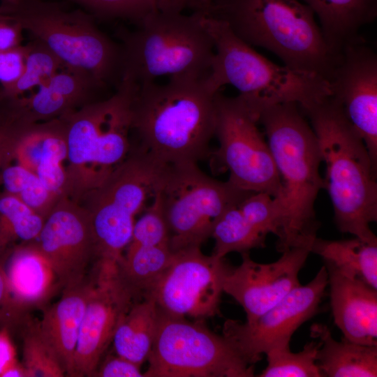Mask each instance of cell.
I'll return each mask as SVG.
<instances>
[{
	"mask_svg": "<svg viewBox=\"0 0 377 377\" xmlns=\"http://www.w3.org/2000/svg\"><path fill=\"white\" fill-rule=\"evenodd\" d=\"M0 13L43 43L66 67L85 71L110 87L119 84L121 45L84 9L50 0H0Z\"/></svg>",
	"mask_w": 377,
	"mask_h": 377,
	"instance_id": "ba28073f",
	"label": "cell"
},
{
	"mask_svg": "<svg viewBox=\"0 0 377 377\" xmlns=\"http://www.w3.org/2000/svg\"><path fill=\"white\" fill-rule=\"evenodd\" d=\"M203 15V10L158 13L135 30L119 31L121 79L141 85L161 77H207L214 47Z\"/></svg>",
	"mask_w": 377,
	"mask_h": 377,
	"instance_id": "52a82bcc",
	"label": "cell"
},
{
	"mask_svg": "<svg viewBox=\"0 0 377 377\" xmlns=\"http://www.w3.org/2000/svg\"><path fill=\"white\" fill-rule=\"evenodd\" d=\"M3 97V90H2V88L0 87V101L1 100Z\"/></svg>",
	"mask_w": 377,
	"mask_h": 377,
	"instance_id": "ee69618b",
	"label": "cell"
},
{
	"mask_svg": "<svg viewBox=\"0 0 377 377\" xmlns=\"http://www.w3.org/2000/svg\"><path fill=\"white\" fill-rule=\"evenodd\" d=\"M311 253L320 256L326 268L377 289V240L357 237L327 240L316 237Z\"/></svg>",
	"mask_w": 377,
	"mask_h": 377,
	"instance_id": "d4e9b609",
	"label": "cell"
},
{
	"mask_svg": "<svg viewBox=\"0 0 377 377\" xmlns=\"http://www.w3.org/2000/svg\"><path fill=\"white\" fill-rule=\"evenodd\" d=\"M140 365L118 355H110L99 364L94 376L143 377Z\"/></svg>",
	"mask_w": 377,
	"mask_h": 377,
	"instance_id": "8d00e7d4",
	"label": "cell"
},
{
	"mask_svg": "<svg viewBox=\"0 0 377 377\" xmlns=\"http://www.w3.org/2000/svg\"><path fill=\"white\" fill-rule=\"evenodd\" d=\"M23 310L11 295L2 258H0V322L6 325L18 323L22 318Z\"/></svg>",
	"mask_w": 377,
	"mask_h": 377,
	"instance_id": "74e56055",
	"label": "cell"
},
{
	"mask_svg": "<svg viewBox=\"0 0 377 377\" xmlns=\"http://www.w3.org/2000/svg\"><path fill=\"white\" fill-rule=\"evenodd\" d=\"M174 253L171 265L146 297L175 316L205 320L218 314L231 267L224 258L203 254L199 246Z\"/></svg>",
	"mask_w": 377,
	"mask_h": 377,
	"instance_id": "4fadbf2b",
	"label": "cell"
},
{
	"mask_svg": "<svg viewBox=\"0 0 377 377\" xmlns=\"http://www.w3.org/2000/svg\"><path fill=\"white\" fill-rule=\"evenodd\" d=\"M206 12L250 46L272 52L288 67L329 80L337 57L314 13L300 0H216Z\"/></svg>",
	"mask_w": 377,
	"mask_h": 377,
	"instance_id": "5b68a950",
	"label": "cell"
},
{
	"mask_svg": "<svg viewBox=\"0 0 377 377\" xmlns=\"http://www.w3.org/2000/svg\"><path fill=\"white\" fill-rule=\"evenodd\" d=\"M302 112L310 120L326 166L324 188L338 229L377 240L370 226L377 221V168L363 140L332 96Z\"/></svg>",
	"mask_w": 377,
	"mask_h": 377,
	"instance_id": "7a4b0ae2",
	"label": "cell"
},
{
	"mask_svg": "<svg viewBox=\"0 0 377 377\" xmlns=\"http://www.w3.org/2000/svg\"><path fill=\"white\" fill-rule=\"evenodd\" d=\"M201 8L207 11L216 0H196Z\"/></svg>",
	"mask_w": 377,
	"mask_h": 377,
	"instance_id": "7bdbcfd3",
	"label": "cell"
},
{
	"mask_svg": "<svg viewBox=\"0 0 377 377\" xmlns=\"http://www.w3.org/2000/svg\"><path fill=\"white\" fill-rule=\"evenodd\" d=\"M84 8L96 18L120 19L135 25L147 17L158 13L198 10L196 0H68Z\"/></svg>",
	"mask_w": 377,
	"mask_h": 377,
	"instance_id": "f1b7e54d",
	"label": "cell"
},
{
	"mask_svg": "<svg viewBox=\"0 0 377 377\" xmlns=\"http://www.w3.org/2000/svg\"><path fill=\"white\" fill-rule=\"evenodd\" d=\"M159 308L151 297L135 302L119 322L112 338L117 355L139 365L147 360L158 325Z\"/></svg>",
	"mask_w": 377,
	"mask_h": 377,
	"instance_id": "484cf974",
	"label": "cell"
},
{
	"mask_svg": "<svg viewBox=\"0 0 377 377\" xmlns=\"http://www.w3.org/2000/svg\"><path fill=\"white\" fill-rule=\"evenodd\" d=\"M18 362L16 352L7 327L0 330V377L8 368Z\"/></svg>",
	"mask_w": 377,
	"mask_h": 377,
	"instance_id": "ab89813d",
	"label": "cell"
},
{
	"mask_svg": "<svg viewBox=\"0 0 377 377\" xmlns=\"http://www.w3.org/2000/svg\"><path fill=\"white\" fill-rule=\"evenodd\" d=\"M311 337L320 343L316 363L325 377L377 376V346L335 340L327 325L316 323Z\"/></svg>",
	"mask_w": 377,
	"mask_h": 377,
	"instance_id": "cb8c5ba5",
	"label": "cell"
},
{
	"mask_svg": "<svg viewBox=\"0 0 377 377\" xmlns=\"http://www.w3.org/2000/svg\"><path fill=\"white\" fill-rule=\"evenodd\" d=\"M45 219L19 198L4 192L0 195V258L10 246L36 240Z\"/></svg>",
	"mask_w": 377,
	"mask_h": 377,
	"instance_id": "f546056e",
	"label": "cell"
},
{
	"mask_svg": "<svg viewBox=\"0 0 377 377\" xmlns=\"http://www.w3.org/2000/svg\"><path fill=\"white\" fill-rule=\"evenodd\" d=\"M110 87L82 71L64 67L29 96L11 98L16 113L31 122L60 118L82 106L105 98Z\"/></svg>",
	"mask_w": 377,
	"mask_h": 377,
	"instance_id": "d6986e66",
	"label": "cell"
},
{
	"mask_svg": "<svg viewBox=\"0 0 377 377\" xmlns=\"http://www.w3.org/2000/svg\"><path fill=\"white\" fill-rule=\"evenodd\" d=\"M0 181L6 193L19 198L45 219L60 198L47 190L34 172L17 163L9 162L3 167Z\"/></svg>",
	"mask_w": 377,
	"mask_h": 377,
	"instance_id": "4dcf8cb0",
	"label": "cell"
},
{
	"mask_svg": "<svg viewBox=\"0 0 377 377\" xmlns=\"http://www.w3.org/2000/svg\"><path fill=\"white\" fill-rule=\"evenodd\" d=\"M91 283L86 279L63 289L60 299L44 311L39 330L66 376L74 377L75 355Z\"/></svg>",
	"mask_w": 377,
	"mask_h": 377,
	"instance_id": "44dd1931",
	"label": "cell"
},
{
	"mask_svg": "<svg viewBox=\"0 0 377 377\" xmlns=\"http://www.w3.org/2000/svg\"><path fill=\"white\" fill-rule=\"evenodd\" d=\"M22 354L27 377H63L65 371L53 350L42 336L38 324L27 323Z\"/></svg>",
	"mask_w": 377,
	"mask_h": 377,
	"instance_id": "836d02e7",
	"label": "cell"
},
{
	"mask_svg": "<svg viewBox=\"0 0 377 377\" xmlns=\"http://www.w3.org/2000/svg\"><path fill=\"white\" fill-rule=\"evenodd\" d=\"M327 278L323 265L310 282L295 288L253 321L226 320L223 335L251 364L270 350L290 347L294 332L318 312Z\"/></svg>",
	"mask_w": 377,
	"mask_h": 377,
	"instance_id": "5bb4252c",
	"label": "cell"
},
{
	"mask_svg": "<svg viewBox=\"0 0 377 377\" xmlns=\"http://www.w3.org/2000/svg\"><path fill=\"white\" fill-rule=\"evenodd\" d=\"M317 15L332 52L338 56L358 32L377 16V0H300Z\"/></svg>",
	"mask_w": 377,
	"mask_h": 377,
	"instance_id": "603a6c76",
	"label": "cell"
},
{
	"mask_svg": "<svg viewBox=\"0 0 377 377\" xmlns=\"http://www.w3.org/2000/svg\"><path fill=\"white\" fill-rule=\"evenodd\" d=\"M23 31L15 20L0 13V52L22 45Z\"/></svg>",
	"mask_w": 377,
	"mask_h": 377,
	"instance_id": "f35d334b",
	"label": "cell"
},
{
	"mask_svg": "<svg viewBox=\"0 0 377 377\" xmlns=\"http://www.w3.org/2000/svg\"><path fill=\"white\" fill-rule=\"evenodd\" d=\"M144 377H251L250 364L223 335L210 331L204 320L159 309L157 330Z\"/></svg>",
	"mask_w": 377,
	"mask_h": 377,
	"instance_id": "8fae6325",
	"label": "cell"
},
{
	"mask_svg": "<svg viewBox=\"0 0 377 377\" xmlns=\"http://www.w3.org/2000/svg\"><path fill=\"white\" fill-rule=\"evenodd\" d=\"M163 165L131 148L105 181L79 201L90 218L96 260H121L132 237L135 217L153 197Z\"/></svg>",
	"mask_w": 377,
	"mask_h": 377,
	"instance_id": "30bf717a",
	"label": "cell"
},
{
	"mask_svg": "<svg viewBox=\"0 0 377 377\" xmlns=\"http://www.w3.org/2000/svg\"><path fill=\"white\" fill-rule=\"evenodd\" d=\"M252 192L205 174L196 163L164 164L153 196L160 204L176 252L199 246L212 237L221 216Z\"/></svg>",
	"mask_w": 377,
	"mask_h": 377,
	"instance_id": "9c48e42d",
	"label": "cell"
},
{
	"mask_svg": "<svg viewBox=\"0 0 377 377\" xmlns=\"http://www.w3.org/2000/svg\"><path fill=\"white\" fill-rule=\"evenodd\" d=\"M216 136L219 147L212 154V165L229 171L228 182L239 189L266 193L276 198L282 186L272 154L258 127V115L238 95L215 96Z\"/></svg>",
	"mask_w": 377,
	"mask_h": 377,
	"instance_id": "7c38bea8",
	"label": "cell"
},
{
	"mask_svg": "<svg viewBox=\"0 0 377 377\" xmlns=\"http://www.w3.org/2000/svg\"><path fill=\"white\" fill-rule=\"evenodd\" d=\"M258 123L264 127L282 186L279 198L284 205L286 225L276 249L281 253L293 246H311L319 228L315 201L325 187L316 135L295 103L263 108Z\"/></svg>",
	"mask_w": 377,
	"mask_h": 377,
	"instance_id": "3957f363",
	"label": "cell"
},
{
	"mask_svg": "<svg viewBox=\"0 0 377 377\" xmlns=\"http://www.w3.org/2000/svg\"><path fill=\"white\" fill-rule=\"evenodd\" d=\"M4 269L11 295L24 310L42 304L61 287L34 241L16 246Z\"/></svg>",
	"mask_w": 377,
	"mask_h": 377,
	"instance_id": "7402d4cb",
	"label": "cell"
},
{
	"mask_svg": "<svg viewBox=\"0 0 377 377\" xmlns=\"http://www.w3.org/2000/svg\"><path fill=\"white\" fill-rule=\"evenodd\" d=\"M269 263H260L243 253L242 263L231 267L223 292L233 297L244 309L251 323L272 308L298 286L299 273L311 253V246H293L281 252Z\"/></svg>",
	"mask_w": 377,
	"mask_h": 377,
	"instance_id": "ac0fdd59",
	"label": "cell"
},
{
	"mask_svg": "<svg viewBox=\"0 0 377 377\" xmlns=\"http://www.w3.org/2000/svg\"><path fill=\"white\" fill-rule=\"evenodd\" d=\"M239 203L226 211L214 228L212 255L217 258H224L231 252L249 253L265 246L268 233L261 221Z\"/></svg>",
	"mask_w": 377,
	"mask_h": 377,
	"instance_id": "83f0119b",
	"label": "cell"
},
{
	"mask_svg": "<svg viewBox=\"0 0 377 377\" xmlns=\"http://www.w3.org/2000/svg\"><path fill=\"white\" fill-rule=\"evenodd\" d=\"M77 340L74 377L94 376L119 322L138 300L122 280L119 262L96 260Z\"/></svg>",
	"mask_w": 377,
	"mask_h": 377,
	"instance_id": "9a60e30c",
	"label": "cell"
},
{
	"mask_svg": "<svg viewBox=\"0 0 377 377\" xmlns=\"http://www.w3.org/2000/svg\"><path fill=\"white\" fill-rule=\"evenodd\" d=\"M13 160V137L9 129L0 123V175L3 167Z\"/></svg>",
	"mask_w": 377,
	"mask_h": 377,
	"instance_id": "60d3db41",
	"label": "cell"
},
{
	"mask_svg": "<svg viewBox=\"0 0 377 377\" xmlns=\"http://www.w3.org/2000/svg\"><path fill=\"white\" fill-rule=\"evenodd\" d=\"M25 46L0 52V87L8 91L20 79L25 66Z\"/></svg>",
	"mask_w": 377,
	"mask_h": 377,
	"instance_id": "d590c367",
	"label": "cell"
},
{
	"mask_svg": "<svg viewBox=\"0 0 377 377\" xmlns=\"http://www.w3.org/2000/svg\"><path fill=\"white\" fill-rule=\"evenodd\" d=\"M119 263V274L138 300L146 297L171 265L169 244L127 246Z\"/></svg>",
	"mask_w": 377,
	"mask_h": 377,
	"instance_id": "4316f807",
	"label": "cell"
},
{
	"mask_svg": "<svg viewBox=\"0 0 377 377\" xmlns=\"http://www.w3.org/2000/svg\"><path fill=\"white\" fill-rule=\"evenodd\" d=\"M203 22L214 47L206 78L214 92L232 85L258 114L263 108L280 103H295L304 110L332 96L330 82L323 76L272 62L207 12Z\"/></svg>",
	"mask_w": 377,
	"mask_h": 377,
	"instance_id": "277c9868",
	"label": "cell"
},
{
	"mask_svg": "<svg viewBox=\"0 0 377 377\" xmlns=\"http://www.w3.org/2000/svg\"><path fill=\"white\" fill-rule=\"evenodd\" d=\"M320 341H311L293 353L290 347L270 350L265 355L267 365L260 377H321L316 363Z\"/></svg>",
	"mask_w": 377,
	"mask_h": 377,
	"instance_id": "d6a6232c",
	"label": "cell"
},
{
	"mask_svg": "<svg viewBox=\"0 0 377 377\" xmlns=\"http://www.w3.org/2000/svg\"><path fill=\"white\" fill-rule=\"evenodd\" d=\"M25 46V66L17 82L3 95L20 97L39 88L61 68V60L40 40L33 39Z\"/></svg>",
	"mask_w": 377,
	"mask_h": 377,
	"instance_id": "1f68e13d",
	"label": "cell"
},
{
	"mask_svg": "<svg viewBox=\"0 0 377 377\" xmlns=\"http://www.w3.org/2000/svg\"><path fill=\"white\" fill-rule=\"evenodd\" d=\"M135 221L132 237L127 246L169 244V232L158 199Z\"/></svg>",
	"mask_w": 377,
	"mask_h": 377,
	"instance_id": "e575fe53",
	"label": "cell"
},
{
	"mask_svg": "<svg viewBox=\"0 0 377 377\" xmlns=\"http://www.w3.org/2000/svg\"><path fill=\"white\" fill-rule=\"evenodd\" d=\"M138 85L121 79L116 91L61 117L67 143L65 195L79 202L129 154L132 101Z\"/></svg>",
	"mask_w": 377,
	"mask_h": 377,
	"instance_id": "8992f818",
	"label": "cell"
},
{
	"mask_svg": "<svg viewBox=\"0 0 377 377\" xmlns=\"http://www.w3.org/2000/svg\"><path fill=\"white\" fill-rule=\"evenodd\" d=\"M326 269L334 323L343 338L377 346V289Z\"/></svg>",
	"mask_w": 377,
	"mask_h": 377,
	"instance_id": "ffe728a7",
	"label": "cell"
},
{
	"mask_svg": "<svg viewBox=\"0 0 377 377\" xmlns=\"http://www.w3.org/2000/svg\"><path fill=\"white\" fill-rule=\"evenodd\" d=\"M1 377H27V375L22 364L17 362L5 371Z\"/></svg>",
	"mask_w": 377,
	"mask_h": 377,
	"instance_id": "b9f144b4",
	"label": "cell"
},
{
	"mask_svg": "<svg viewBox=\"0 0 377 377\" xmlns=\"http://www.w3.org/2000/svg\"><path fill=\"white\" fill-rule=\"evenodd\" d=\"M206 78L175 77L138 85L131 135L140 150L162 164L196 163L211 155L215 96Z\"/></svg>",
	"mask_w": 377,
	"mask_h": 377,
	"instance_id": "6da1fadb",
	"label": "cell"
},
{
	"mask_svg": "<svg viewBox=\"0 0 377 377\" xmlns=\"http://www.w3.org/2000/svg\"><path fill=\"white\" fill-rule=\"evenodd\" d=\"M332 97L363 140L377 168V56L361 38L337 57L328 80Z\"/></svg>",
	"mask_w": 377,
	"mask_h": 377,
	"instance_id": "2e32d148",
	"label": "cell"
},
{
	"mask_svg": "<svg viewBox=\"0 0 377 377\" xmlns=\"http://www.w3.org/2000/svg\"><path fill=\"white\" fill-rule=\"evenodd\" d=\"M34 242L63 289L86 279L87 268L95 257V243L89 214L79 202L61 197Z\"/></svg>",
	"mask_w": 377,
	"mask_h": 377,
	"instance_id": "e0dca14e",
	"label": "cell"
}]
</instances>
